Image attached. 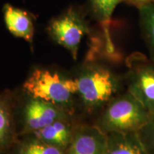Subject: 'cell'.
Here are the masks:
<instances>
[{"label": "cell", "mask_w": 154, "mask_h": 154, "mask_svg": "<svg viewBox=\"0 0 154 154\" xmlns=\"http://www.w3.org/2000/svg\"><path fill=\"white\" fill-rule=\"evenodd\" d=\"M75 80L76 94L88 113L104 107L121 88L119 77L107 66L96 63L86 64Z\"/></svg>", "instance_id": "6da1fadb"}, {"label": "cell", "mask_w": 154, "mask_h": 154, "mask_svg": "<svg viewBox=\"0 0 154 154\" xmlns=\"http://www.w3.org/2000/svg\"><path fill=\"white\" fill-rule=\"evenodd\" d=\"M151 116L143 104L126 91L105 106L97 126L106 134L138 132Z\"/></svg>", "instance_id": "7a4b0ae2"}, {"label": "cell", "mask_w": 154, "mask_h": 154, "mask_svg": "<svg viewBox=\"0 0 154 154\" xmlns=\"http://www.w3.org/2000/svg\"><path fill=\"white\" fill-rule=\"evenodd\" d=\"M23 88L28 95L46 101L71 115L73 113V96L77 93L75 79L61 76L45 69H36L25 81Z\"/></svg>", "instance_id": "3957f363"}, {"label": "cell", "mask_w": 154, "mask_h": 154, "mask_svg": "<svg viewBox=\"0 0 154 154\" xmlns=\"http://www.w3.org/2000/svg\"><path fill=\"white\" fill-rule=\"evenodd\" d=\"M47 32L53 41L68 50L76 60L81 42L89 32V27L84 11L78 7H70L50 21Z\"/></svg>", "instance_id": "277c9868"}, {"label": "cell", "mask_w": 154, "mask_h": 154, "mask_svg": "<svg viewBox=\"0 0 154 154\" xmlns=\"http://www.w3.org/2000/svg\"><path fill=\"white\" fill-rule=\"evenodd\" d=\"M126 81L127 91L154 114V59L133 65Z\"/></svg>", "instance_id": "5b68a950"}, {"label": "cell", "mask_w": 154, "mask_h": 154, "mask_svg": "<svg viewBox=\"0 0 154 154\" xmlns=\"http://www.w3.org/2000/svg\"><path fill=\"white\" fill-rule=\"evenodd\" d=\"M22 116L24 132L32 134L55 121L68 119L70 115L49 102L30 96L23 109Z\"/></svg>", "instance_id": "8992f818"}, {"label": "cell", "mask_w": 154, "mask_h": 154, "mask_svg": "<svg viewBox=\"0 0 154 154\" xmlns=\"http://www.w3.org/2000/svg\"><path fill=\"white\" fill-rule=\"evenodd\" d=\"M108 134L97 125L82 126L75 130L66 154H106Z\"/></svg>", "instance_id": "52a82bcc"}, {"label": "cell", "mask_w": 154, "mask_h": 154, "mask_svg": "<svg viewBox=\"0 0 154 154\" xmlns=\"http://www.w3.org/2000/svg\"><path fill=\"white\" fill-rule=\"evenodd\" d=\"M2 13L6 28L13 36L33 43L35 17L32 13L9 3L4 5Z\"/></svg>", "instance_id": "ba28073f"}, {"label": "cell", "mask_w": 154, "mask_h": 154, "mask_svg": "<svg viewBox=\"0 0 154 154\" xmlns=\"http://www.w3.org/2000/svg\"><path fill=\"white\" fill-rule=\"evenodd\" d=\"M75 130L68 119H59L32 134L42 141L66 150L72 142Z\"/></svg>", "instance_id": "9c48e42d"}, {"label": "cell", "mask_w": 154, "mask_h": 154, "mask_svg": "<svg viewBox=\"0 0 154 154\" xmlns=\"http://www.w3.org/2000/svg\"><path fill=\"white\" fill-rule=\"evenodd\" d=\"M106 154H149L138 132L108 134Z\"/></svg>", "instance_id": "30bf717a"}, {"label": "cell", "mask_w": 154, "mask_h": 154, "mask_svg": "<svg viewBox=\"0 0 154 154\" xmlns=\"http://www.w3.org/2000/svg\"><path fill=\"white\" fill-rule=\"evenodd\" d=\"M88 2L91 14L103 31L108 51L113 52V46L109 32L111 17L116 6L123 0H88Z\"/></svg>", "instance_id": "8fae6325"}, {"label": "cell", "mask_w": 154, "mask_h": 154, "mask_svg": "<svg viewBox=\"0 0 154 154\" xmlns=\"http://www.w3.org/2000/svg\"><path fill=\"white\" fill-rule=\"evenodd\" d=\"M14 134L10 99L7 96L0 95V151L11 143Z\"/></svg>", "instance_id": "7c38bea8"}, {"label": "cell", "mask_w": 154, "mask_h": 154, "mask_svg": "<svg viewBox=\"0 0 154 154\" xmlns=\"http://www.w3.org/2000/svg\"><path fill=\"white\" fill-rule=\"evenodd\" d=\"M17 154H66V150L42 141L32 136L19 144Z\"/></svg>", "instance_id": "4fadbf2b"}, {"label": "cell", "mask_w": 154, "mask_h": 154, "mask_svg": "<svg viewBox=\"0 0 154 154\" xmlns=\"http://www.w3.org/2000/svg\"><path fill=\"white\" fill-rule=\"evenodd\" d=\"M139 10L142 30L154 59V2L142 6Z\"/></svg>", "instance_id": "5bb4252c"}, {"label": "cell", "mask_w": 154, "mask_h": 154, "mask_svg": "<svg viewBox=\"0 0 154 154\" xmlns=\"http://www.w3.org/2000/svg\"><path fill=\"white\" fill-rule=\"evenodd\" d=\"M149 154H154V114L138 132Z\"/></svg>", "instance_id": "9a60e30c"}, {"label": "cell", "mask_w": 154, "mask_h": 154, "mask_svg": "<svg viewBox=\"0 0 154 154\" xmlns=\"http://www.w3.org/2000/svg\"><path fill=\"white\" fill-rule=\"evenodd\" d=\"M123 2H125L128 5L135 6L138 7V9L142 6L146 5V4L151 2L152 0H123Z\"/></svg>", "instance_id": "2e32d148"}, {"label": "cell", "mask_w": 154, "mask_h": 154, "mask_svg": "<svg viewBox=\"0 0 154 154\" xmlns=\"http://www.w3.org/2000/svg\"><path fill=\"white\" fill-rule=\"evenodd\" d=\"M152 2H154V0H152Z\"/></svg>", "instance_id": "e0dca14e"}]
</instances>
